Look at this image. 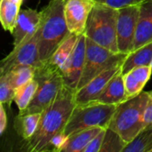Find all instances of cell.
I'll use <instances>...</instances> for the list:
<instances>
[{"label":"cell","mask_w":152,"mask_h":152,"mask_svg":"<svg viewBox=\"0 0 152 152\" xmlns=\"http://www.w3.org/2000/svg\"><path fill=\"white\" fill-rule=\"evenodd\" d=\"M75 93V90L63 86L53 103L41 113L34 135L25 141L28 151L43 152L54 135L64 132L76 106Z\"/></svg>","instance_id":"6da1fadb"},{"label":"cell","mask_w":152,"mask_h":152,"mask_svg":"<svg viewBox=\"0 0 152 152\" xmlns=\"http://www.w3.org/2000/svg\"><path fill=\"white\" fill-rule=\"evenodd\" d=\"M65 0H52L41 11L39 57L43 63L47 62L59 45L70 34L65 15Z\"/></svg>","instance_id":"7a4b0ae2"},{"label":"cell","mask_w":152,"mask_h":152,"mask_svg":"<svg viewBox=\"0 0 152 152\" xmlns=\"http://www.w3.org/2000/svg\"><path fill=\"white\" fill-rule=\"evenodd\" d=\"M148 100L149 92L142 91L118 104L109 128L117 132L126 142H132L146 126L144 117Z\"/></svg>","instance_id":"3957f363"},{"label":"cell","mask_w":152,"mask_h":152,"mask_svg":"<svg viewBox=\"0 0 152 152\" xmlns=\"http://www.w3.org/2000/svg\"><path fill=\"white\" fill-rule=\"evenodd\" d=\"M118 9L96 2L87 20L85 35L99 45L119 53L117 41Z\"/></svg>","instance_id":"277c9868"},{"label":"cell","mask_w":152,"mask_h":152,"mask_svg":"<svg viewBox=\"0 0 152 152\" xmlns=\"http://www.w3.org/2000/svg\"><path fill=\"white\" fill-rule=\"evenodd\" d=\"M35 78L38 83V86L34 98L28 108L19 114L42 113L53 103L64 86L61 70L49 62H45L36 69Z\"/></svg>","instance_id":"5b68a950"},{"label":"cell","mask_w":152,"mask_h":152,"mask_svg":"<svg viewBox=\"0 0 152 152\" xmlns=\"http://www.w3.org/2000/svg\"><path fill=\"white\" fill-rule=\"evenodd\" d=\"M118 105L91 102L76 104L67 123L64 134H69L86 128L100 126L108 128Z\"/></svg>","instance_id":"8992f818"},{"label":"cell","mask_w":152,"mask_h":152,"mask_svg":"<svg viewBox=\"0 0 152 152\" xmlns=\"http://www.w3.org/2000/svg\"><path fill=\"white\" fill-rule=\"evenodd\" d=\"M127 53H114L86 37V51L84 70L77 90L86 86L95 76L115 66H121Z\"/></svg>","instance_id":"52a82bcc"},{"label":"cell","mask_w":152,"mask_h":152,"mask_svg":"<svg viewBox=\"0 0 152 152\" xmlns=\"http://www.w3.org/2000/svg\"><path fill=\"white\" fill-rule=\"evenodd\" d=\"M40 25L37 30L30 37L24 39L2 61L0 74H6L19 65H29L37 69L43 65L39 57Z\"/></svg>","instance_id":"ba28073f"},{"label":"cell","mask_w":152,"mask_h":152,"mask_svg":"<svg viewBox=\"0 0 152 152\" xmlns=\"http://www.w3.org/2000/svg\"><path fill=\"white\" fill-rule=\"evenodd\" d=\"M140 14V4L118 9L117 41L119 53L133 51Z\"/></svg>","instance_id":"9c48e42d"},{"label":"cell","mask_w":152,"mask_h":152,"mask_svg":"<svg viewBox=\"0 0 152 152\" xmlns=\"http://www.w3.org/2000/svg\"><path fill=\"white\" fill-rule=\"evenodd\" d=\"M86 51V37L85 34L79 36L75 49L61 67V73L63 78L64 86L77 91L78 82L81 78Z\"/></svg>","instance_id":"30bf717a"},{"label":"cell","mask_w":152,"mask_h":152,"mask_svg":"<svg viewBox=\"0 0 152 152\" xmlns=\"http://www.w3.org/2000/svg\"><path fill=\"white\" fill-rule=\"evenodd\" d=\"M95 0H67L64 4V15L70 33L85 34L89 15Z\"/></svg>","instance_id":"8fae6325"},{"label":"cell","mask_w":152,"mask_h":152,"mask_svg":"<svg viewBox=\"0 0 152 152\" xmlns=\"http://www.w3.org/2000/svg\"><path fill=\"white\" fill-rule=\"evenodd\" d=\"M121 70V66L111 67L95 76L86 86L77 90L75 93L76 104H85L94 102L103 92L110 79Z\"/></svg>","instance_id":"7c38bea8"},{"label":"cell","mask_w":152,"mask_h":152,"mask_svg":"<svg viewBox=\"0 0 152 152\" xmlns=\"http://www.w3.org/2000/svg\"><path fill=\"white\" fill-rule=\"evenodd\" d=\"M41 22V12L33 9L20 11L17 22L12 35L13 36V46L20 45L24 39L32 36L38 28Z\"/></svg>","instance_id":"4fadbf2b"},{"label":"cell","mask_w":152,"mask_h":152,"mask_svg":"<svg viewBox=\"0 0 152 152\" xmlns=\"http://www.w3.org/2000/svg\"><path fill=\"white\" fill-rule=\"evenodd\" d=\"M152 42V0L140 4V14L133 51Z\"/></svg>","instance_id":"5bb4252c"},{"label":"cell","mask_w":152,"mask_h":152,"mask_svg":"<svg viewBox=\"0 0 152 152\" xmlns=\"http://www.w3.org/2000/svg\"><path fill=\"white\" fill-rule=\"evenodd\" d=\"M151 66L137 67L127 72L124 76V82L127 98L136 96L143 91L145 85L151 77Z\"/></svg>","instance_id":"9a60e30c"},{"label":"cell","mask_w":152,"mask_h":152,"mask_svg":"<svg viewBox=\"0 0 152 152\" xmlns=\"http://www.w3.org/2000/svg\"><path fill=\"white\" fill-rule=\"evenodd\" d=\"M127 99L128 98L126 93L124 76L121 73V70H119L110 79L103 92L94 102H98L104 104L118 105Z\"/></svg>","instance_id":"2e32d148"},{"label":"cell","mask_w":152,"mask_h":152,"mask_svg":"<svg viewBox=\"0 0 152 152\" xmlns=\"http://www.w3.org/2000/svg\"><path fill=\"white\" fill-rule=\"evenodd\" d=\"M102 129V127L95 126L83 129L69 134L61 152H84V150L89 142Z\"/></svg>","instance_id":"e0dca14e"},{"label":"cell","mask_w":152,"mask_h":152,"mask_svg":"<svg viewBox=\"0 0 152 152\" xmlns=\"http://www.w3.org/2000/svg\"><path fill=\"white\" fill-rule=\"evenodd\" d=\"M151 63L152 42H150L142 47L127 53L125 61L121 65V73L125 75L134 68L151 66Z\"/></svg>","instance_id":"ac0fdd59"},{"label":"cell","mask_w":152,"mask_h":152,"mask_svg":"<svg viewBox=\"0 0 152 152\" xmlns=\"http://www.w3.org/2000/svg\"><path fill=\"white\" fill-rule=\"evenodd\" d=\"M79 36L80 35L70 33L65 38V40L59 45V47L56 49V51L53 53V54L47 62H49L52 66L61 69L67 59L69 57V55L75 49Z\"/></svg>","instance_id":"d6986e66"},{"label":"cell","mask_w":152,"mask_h":152,"mask_svg":"<svg viewBox=\"0 0 152 152\" xmlns=\"http://www.w3.org/2000/svg\"><path fill=\"white\" fill-rule=\"evenodd\" d=\"M41 113H28L19 114L15 121V128L17 133L23 138L24 141L29 140L35 134L39 121Z\"/></svg>","instance_id":"ffe728a7"},{"label":"cell","mask_w":152,"mask_h":152,"mask_svg":"<svg viewBox=\"0 0 152 152\" xmlns=\"http://www.w3.org/2000/svg\"><path fill=\"white\" fill-rule=\"evenodd\" d=\"M20 5L11 0H1L0 3V20L4 30L12 32L17 22Z\"/></svg>","instance_id":"44dd1931"},{"label":"cell","mask_w":152,"mask_h":152,"mask_svg":"<svg viewBox=\"0 0 152 152\" xmlns=\"http://www.w3.org/2000/svg\"><path fill=\"white\" fill-rule=\"evenodd\" d=\"M123 152H152V124L147 125L128 142Z\"/></svg>","instance_id":"7402d4cb"},{"label":"cell","mask_w":152,"mask_h":152,"mask_svg":"<svg viewBox=\"0 0 152 152\" xmlns=\"http://www.w3.org/2000/svg\"><path fill=\"white\" fill-rule=\"evenodd\" d=\"M37 86L38 83L37 79L34 77V79L15 90L14 102L18 106L20 113H22L28 108V106L34 98Z\"/></svg>","instance_id":"603a6c76"},{"label":"cell","mask_w":152,"mask_h":152,"mask_svg":"<svg viewBox=\"0 0 152 152\" xmlns=\"http://www.w3.org/2000/svg\"><path fill=\"white\" fill-rule=\"evenodd\" d=\"M36 68L29 65H19L10 70L7 74L10 77L11 83L14 89L31 81L35 77Z\"/></svg>","instance_id":"cb8c5ba5"},{"label":"cell","mask_w":152,"mask_h":152,"mask_svg":"<svg viewBox=\"0 0 152 152\" xmlns=\"http://www.w3.org/2000/svg\"><path fill=\"white\" fill-rule=\"evenodd\" d=\"M126 145L127 142L117 132L108 127L100 152H123Z\"/></svg>","instance_id":"d4e9b609"},{"label":"cell","mask_w":152,"mask_h":152,"mask_svg":"<svg viewBox=\"0 0 152 152\" xmlns=\"http://www.w3.org/2000/svg\"><path fill=\"white\" fill-rule=\"evenodd\" d=\"M15 89L12 86L9 75L3 74L0 77V102L9 106L14 101Z\"/></svg>","instance_id":"484cf974"},{"label":"cell","mask_w":152,"mask_h":152,"mask_svg":"<svg viewBox=\"0 0 152 152\" xmlns=\"http://www.w3.org/2000/svg\"><path fill=\"white\" fill-rule=\"evenodd\" d=\"M68 136L64 134V132L60 133L56 135H54L52 140L49 142L47 146L45 148L44 151H55L61 152L62 147L64 146Z\"/></svg>","instance_id":"4316f807"},{"label":"cell","mask_w":152,"mask_h":152,"mask_svg":"<svg viewBox=\"0 0 152 152\" xmlns=\"http://www.w3.org/2000/svg\"><path fill=\"white\" fill-rule=\"evenodd\" d=\"M95 1L109 5L115 9H120L130 5L141 4L145 0H95Z\"/></svg>","instance_id":"83f0119b"},{"label":"cell","mask_w":152,"mask_h":152,"mask_svg":"<svg viewBox=\"0 0 152 152\" xmlns=\"http://www.w3.org/2000/svg\"><path fill=\"white\" fill-rule=\"evenodd\" d=\"M106 133V128H103L86 146L84 150V152H100V150L102 146V142L104 140Z\"/></svg>","instance_id":"f1b7e54d"},{"label":"cell","mask_w":152,"mask_h":152,"mask_svg":"<svg viewBox=\"0 0 152 152\" xmlns=\"http://www.w3.org/2000/svg\"><path fill=\"white\" fill-rule=\"evenodd\" d=\"M144 120H145L146 126L152 124V91L149 92V100H148V103H147V107L145 110Z\"/></svg>","instance_id":"f546056e"},{"label":"cell","mask_w":152,"mask_h":152,"mask_svg":"<svg viewBox=\"0 0 152 152\" xmlns=\"http://www.w3.org/2000/svg\"><path fill=\"white\" fill-rule=\"evenodd\" d=\"M7 126V117L3 103L0 105V134H3Z\"/></svg>","instance_id":"4dcf8cb0"},{"label":"cell","mask_w":152,"mask_h":152,"mask_svg":"<svg viewBox=\"0 0 152 152\" xmlns=\"http://www.w3.org/2000/svg\"><path fill=\"white\" fill-rule=\"evenodd\" d=\"M11 1L15 4H18L19 5H21V4H22V0H11Z\"/></svg>","instance_id":"1f68e13d"},{"label":"cell","mask_w":152,"mask_h":152,"mask_svg":"<svg viewBox=\"0 0 152 152\" xmlns=\"http://www.w3.org/2000/svg\"><path fill=\"white\" fill-rule=\"evenodd\" d=\"M151 70H152V63H151Z\"/></svg>","instance_id":"d6a6232c"},{"label":"cell","mask_w":152,"mask_h":152,"mask_svg":"<svg viewBox=\"0 0 152 152\" xmlns=\"http://www.w3.org/2000/svg\"><path fill=\"white\" fill-rule=\"evenodd\" d=\"M65 1H67V0H65Z\"/></svg>","instance_id":"836d02e7"}]
</instances>
